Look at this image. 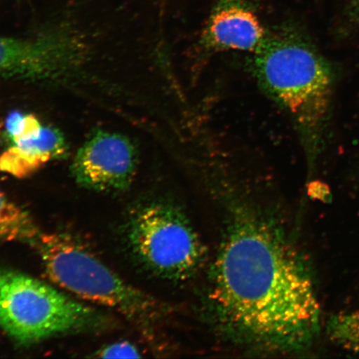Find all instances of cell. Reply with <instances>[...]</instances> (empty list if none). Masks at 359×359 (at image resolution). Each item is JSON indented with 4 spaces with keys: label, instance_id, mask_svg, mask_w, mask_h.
<instances>
[{
    "label": "cell",
    "instance_id": "cell-12",
    "mask_svg": "<svg viewBox=\"0 0 359 359\" xmlns=\"http://www.w3.org/2000/svg\"><path fill=\"white\" fill-rule=\"evenodd\" d=\"M43 126L34 114L13 111L8 116L4 125V136L11 144L22 139L34 136L41 130Z\"/></svg>",
    "mask_w": 359,
    "mask_h": 359
},
{
    "label": "cell",
    "instance_id": "cell-2",
    "mask_svg": "<svg viewBox=\"0 0 359 359\" xmlns=\"http://www.w3.org/2000/svg\"><path fill=\"white\" fill-rule=\"evenodd\" d=\"M262 86L290 115L312 169L325 147L334 88L330 62L295 27L267 36L255 53Z\"/></svg>",
    "mask_w": 359,
    "mask_h": 359
},
{
    "label": "cell",
    "instance_id": "cell-9",
    "mask_svg": "<svg viewBox=\"0 0 359 359\" xmlns=\"http://www.w3.org/2000/svg\"><path fill=\"white\" fill-rule=\"evenodd\" d=\"M67 151L65 139L57 129L43 127L40 132L13 143L0 155V172L25 178Z\"/></svg>",
    "mask_w": 359,
    "mask_h": 359
},
{
    "label": "cell",
    "instance_id": "cell-8",
    "mask_svg": "<svg viewBox=\"0 0 359 359\" xmlns=\"http://www.w3.org/2000/svg\"><path fill=\"white\" fill-rule=\"evenodd\" d=\"M267 35L245 0H221L203 34L206 46L215 50L257 52Z\"/></svg>",
    "mask_w": 359,
    "mask_h": 359
},
{
    "label": "cell",
    "instance_id": "cell-7",
    "mask_svg": "<svg viewBox=\"0 0 359 359\" xmlns=\"http://www.w3.org/2000/svg\"><path fill=\"white\" fill-rule=\"evenodd\" d=\"M65 60V44L55 34L30 39L0 37V77L53 80Z\"/></svg>",
    "mask_w": 359,
    "mask_h": 359
},
{
    "label": "cell",
    "instance_id": "cell-10",
    "mask_svg": "<svg viewBox=\"0 0 359 359\" xmlns=\"http://www.w3.org/2000/svg\"><path fill=\"white\" fill-rule=\"evenodd\" d=\"M42 235L32 217L0 189V241L35 246Z\"/></svg>",
    "mask_w": 359,
    "mask_h": 359
},
{
    "label": "cell",
    "instance_id": "cell-6",
    "mask_svg": "<svg viewBox=\"0 0 359 359\" xmlns=\"http://www.w3.org/2000/svg\"><path fill=\"white\" fill-rule=\"evenodd\" d=\"M136 147L118 133L98 131L76 154L72 173L80 186L97 191H122L131 186L136 175Z\"/></svg>",
    "mask_w": 359,
    "mask_h": 359
},
{
    "label": "cell",
    "instance_id": "cell-1",
    "mask_svg": "<svg viewBox=\"0 0 359 359\" xmlns=\"http://www.w3.org/2000/svg\"><path fill=\"white\" fill-rule=\"evenodd\" d=\"M221 240L208 287L219 329L259 353L306 351L320 333V305L280 223L255 206L233 204Z\"/></svg>",
    "mask_w": 359,
    "mask_h": 359
},
{
    "label": "cell",
    "instance_id": "cell-14",
    "mask_svg": "<svg viewBox=\"0 0 359 359\" xmlns=\"http://www.w3.org/2000/svg\"><path fill=\"white\" fill-rule=\"evenodd\" d=\"M359 25V0H345L342 18L339 24V34L346 35Z\"/></svg>",
    "mask_w": 359,
    "mask_h": 359
},
{
    "label": "cell",
    "instance_id": "cell-5",
    "mask_svg": "<svg viewBox=\"0 0 359 359\" xmlns=\"http://www.w3.org/2000/svg\"><path fill=\"white\" fill-rule=\"evenodd\" d=\"M103 320L92 308L20 272L0 269V327L21 344L94 330Z\"/></svg>",
    "mask_w": 359,
    "mask_h": 359
},
{
    "label": "cell",
    "instance_id": "cell-3",
    "mask_svg": "<svg viewBox=\"0 0 359 359\" xmlns=\"http://www.w3.org/2000/svg\"><path fill=\"white\" fill-rule=\"evenodd\" d=\"M35 247L48 276L61 288L147 329L163 317L165 311L157 300L128 284L71 237L43 234Z\"/></svg>",
    "mask_w": 359,
    "mask_h": 359
},
{
    "label": "cell",
    "instance_id": "cell-4",
    "mask_svg": "<svg viewBox=\"0 0 359 359\" xmlns=\"http://www.w3.org/2000/svg\"><path fill=\"white\" fill-rule=\"evenodd\" d=\"M127 237L134 257L161 280H190L208 262V249L198 231L172 201L155 200L138 205L129 215Z\"/></svg>",
    "mask_w": 359,
    "mask_h": 359
},
{
    "label": "cell",
    "instance_id": "cell-15",
    "mask_svg": "<svg viewBox=\"0 0 359 359\" xmlns=\"http://www.w3.org/2000/svg\"><path fill=\"white\" fill-rule=\"evenodd\" d=\"M1 128H2L1 124H0V133H1Z\"/></svg>",
    "mask_w": 359,
    "mask_h": 359
},
{
    "label": "cell",
    "instance_id": "cell-13",
    "mask_svg": "<svg viewBox=\"0 0 359 359\" xmlns=\"http://www.w3.org/2000/svg\"><path fill=\"white\" fill-rule=\"evenodd\" d=\"M102 358H138L141 357L140 351L131 343L116 342L107 345L97 353Z\"/></svg>",
    "mask_w": 359,
    "mask_h": 359
},
{
    "label": "cell",
    "instance_id": "cell-11",
    "mask_svg": "<svg viewBox=\"0 0 359 359\" xmlns=\"http://www.w3.org/2000/svg\"><path fill=\"white\" fill-rule=\"evenodd\" d=\"M326 332L337 346L359 356V309L333 314Z\"/></svg>",
    "mask_w": 359,
    "mask_h": 359
}]
</instances>
